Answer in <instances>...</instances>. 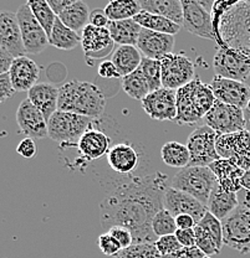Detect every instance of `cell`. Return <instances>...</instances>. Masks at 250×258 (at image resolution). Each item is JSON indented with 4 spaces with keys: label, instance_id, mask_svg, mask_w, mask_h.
<instances>
[{
    "label": "cell",
    "instance_id": "cell-26",
    "mask_svg": "<svg viewBox=\"0 0 250 258\" xmlns=\"http://www.w3.org/2000/svg\"><path fill=\"white\" fill-rule=\"evenodd\" d=\"M59 95H60V88L55 87L51 83L40 82L29 91L28 98L49 122L53 114L59 111Z\"/></svg>",
    "mask_w": 250,
    "mask_h": 258
},
{
    "label": "cell",
    "instance_id": "cell-48",
    "mask_svg": "<svg viewBox=\"0 0 250 258\" xmlns=\"http://www.w3.org/2000/svg\"><path fill=\"white\" fill-rule=\"evenodd\" d=\"M98 76L102 77V79L106 80H112V79H120L121 75L118 74L116 66H115L114 62L111 60H105L98 64L97 70Z\"/></svg>",
    "mask_w": 250,
    "mask_h": 258
},
{
    "label": "cell",
    "instance_id": "cell-58",
    "mask_svg": "<svg viewBox=\"0 0 250 258\" xmlns=\"http://www.w3.org/2000/svg\"><path fill=\"white\" fill-rule=\"evenodd\" d=\"M206 258H212V257H208V256H207V257H206Z\"/></svg>",
    "mask_w": 250,
    "mask_h": 258
},
{
    "label": "cell",
    "instance_id": "cell-8",
    "mask_svg": "<svg viewBox=\"0 0 250 258\" xmlns=\"http://www.w3.org/2000/svg\"><path fill=\"white\" fill-rule=\"evenodd\" d=\"M220 134L208 125H202L192 132L187 139L190 154L189 166H209L222 159L217 152V141Z\"/></svg>",
    "mask_w": 250,
    "mask_h": 258
},
{
    "label": "cell",
    "instance_id": "cell-49",
    "mask_svg": "<svg viewBox=\"0 0 250 258\" xmlns=\"http://www.w3.org/2000/svg\"><path fill=\"white\" fill-rule=\"evenodd\" d=\"M207 256L198 248L197 246L194 247H182L179 251L174 252V253L168 254L162 258H206Z\"/></svg>",
    "mask_w": 250,
    "mask_h": 258
},
{
    "label": "cell",
    "instance_id": "cell-41",
    "mask_svg": "<svg viewBox=\"0 0 250 258\" xmlns=\"http://www.w3.org/2000/svg\"><path fill=\"white\" fill-rule=\"evenodd\" d=\"M195 232V246L203 252L206 256L211 257L213 254H219L222 251V246L218 244V242L214 240L213 236L211 233L207 232L206 230L199 227V226H195L194 227Z\"/></svg>",
    "mask_w": 250,
    "mask_h": 258
},
{
    "label": "cell",
    "instance_id": "cell-9",
    "mask_svg": "<svg viewBox=\"0 0 250 258\" xmlns=\"http://www.w3.org/2000/svg\"><path fill=\"white\" fill-rule=\"evenodd\" d=\"M160 63L165 88L178 91L195 79L194 63L183 52L168 53L161 58Z\"/></svg>",
    "mask_w": 250,
    "mask_h": 258
},
{
    "label": "cell",
    "instance_id": "cell-14",
    "mask_svg": "<svg viewBox=\"0 0 250 258\" xmlns=\"http://www.w3.org/2000/svg\"><path fill=\"white\" fill-rule=\"evenodd\" d=\"M142 103L143 111L149 115V118L160 122L172 120L177 118V91L169 88H160L151 92Z\"/></svg>",
    "mask_w": 250,
    "mask_h": 258
},
{
    "label": "cell",
    "instance_id": "cell-10",
    "mask_svg": "<svg viewBox=\"0 0 250 258\" xmlns=\"http://www.w3.org/2000/svg\"><path fill=\"white\" fill-rule=\"evenodd\" d=\"M203 120L206 122V125L214 129L220 136L238 133L246 129L244 109L219 101H216L213 108Z\"/></svg>",
    "mask_w": 250,
    "mask_h": 258
},
{
    "label": "cell",
    "instance_id": "cell-54",
    "mask_svg": "<svg viewBox=\"0 0 250 258\" xmlns=\"http://www.w3.org/2000/svg\"><path fill=\"white\" fill-rule=\"evenodd\" d=\"M74 0H49V5L50 8L53 9V12L55 13L56 16H59L64 10L66 9L69 5H71V3Z\"/></svg>",
    "mask_w": 250,
    "mask_h": 258
},
{
    "label": "cell",
    "instance_id": "cell-38",
    "mask_svg": "<svg viewBox=\"0 0 250 258\" xmlns=\"http://www.w3.org/2000/svg\"><path fill=\"white\" fill-rule=\"evenodd\" d=\"M152 228L158 238L163 237V236L176 235L177 230H178L176 224V217L171 212L167 211L166 209L158 211L156 216L153 217Z\"/></svg>",
    "mask_w": 250,
    "mask_h": 258
},
{
    "label": "cell",
    "instance_id": "cell-42",
    "mask_svg": "<svg viewBox=\"0 0 250 258\" xmlns=\"http://www.w3.org/2000/svg\"><path fill=\"white\" fill-rule=\"evenodd\" d=\"M197 225L203 228V230H206L208 233H211V235L214 237V240L218 242L219 246H223V244H224V242H223L222 221L218 220L214 215H212L211 212L207 211V214L204 215L203 219H202Z\"/></svg>",
    "mask_w": 250,
    "mask_h": 258
},
{
    "label": "cell",
    "instance_id": "cell-20",
    "mask_svg": "<svg viewBox=\"0 0 250 258\" xmlns=\"http://www.w3.org/2000/svg\"><path fill=\"white\" fill-rule=\"evenodd\" d=\"M0 48L7 50L15 58L25 56L26 51L17 14L2 13L0 15Z\"/></svg>",
    "mask_w": 250,
    "mask_h": 258
},
{
    "label": "cell",
    "instance_id": "cell-16",
    "mask_svg": "<svg viewBox=\"0 0 250 258\" xmlns=\"http://www.w3.org/2000/svg\"><path fill=\"white\" fill-rule=\"evenodd\" d=\"M216 99L223 103L245 109L250 102V87L246 83L239 82L220 76H214L211 82Z\"/></svg>",
    "mask_w": 250,
    "mask_h": 258
},
{
    "label": "cell",
    "instance_id": "cell-39",
    "mask_svg": "<svg viewBox=\"0 0 250 258\" xmlns=\"http://www.w3.org/2000/svg\"><path fill=\"white\" fill-rule=\"evenodd\" d=\"M139 71L148 82L151 92L162 88V72H161L160 60H152V58L143 57L141 66L138 67Z\"/></svg>",
    "mask_w": 250,
    "mask_h": 258
},
{
    "label": "cell",
    "instance_id": "cell-3",
    "mask_svg": "<svg viewBox=\"0 0 250 258\" xmlns=\"http://www.w3.org/2000/svg\"><path fill=\"white\" fill-rule=\"evenodd\" d=\"M106 98L95 83L72 80L60 87L59 111L97 119L105 112Z\"/></svg>",
    "mask_w": 250,
    "mask_h": 258
},
{
    "label": "cell",
    "instance_id": "cell-31",
    "mask_svg": "<svg viewBox=\"0 0 250 258\" xmlns=\"http://www.w3.org/2000/svg\"><path fill=\"white\" fill-rule=\"evenodd\" d=\"M90 9L87 4L80 0H74L71 5L66 8L60 15L58 16L64 25L75 32L82 30L88 25L90 21Z\"/></svg>",
    "mask_w": 250,
    "mask_h": 258
},
{
    "label": "cell",
    "instance_id": "cell-52",
    "mask_svg": "<svg viewBox=\"0 0 250 258\" xmlns=\"http://www.w3.org/2000/svg\"><path fill=\"white\" fill-rule=\"evenodd\" d=\"M15 57L4 48H0V75L9 74Z\"/></svg>",
    "mask_w": 250,
    "mask_h": 258
},
{
    "label": "cell",
    "instance_id": "cell-13",
    "mask_svg": "<svg viewBox=\"0 0 250 258\" xmlns=\"http://www.w3.org/2000/svg\"><path fill=\"white\" fill-rule=\"evenodd\" d=\"M183 5V28L195 36L207 40H216L213 18L204 8L206 3L182 0Z\"/></svg>",
    "mask_w": 250,
    "mask_h": 258
},
{
    "label": "cell",
    "instance_id": "cell-32",
    "mask_svg": "<svg viewBox=\"0 0 250 258\" xmlns=\"http://www.w3.org/2000/svg\"><path fill=\"white\" fill-rule=\"evenodd\" d=\"M134 21L138 23L143 29H147V30L161 32V34L173 35V36L178 34L182 28L181 25L173 23L169 19H166L160 15L151 14V13L143 12V10L138 15L134 16Z\"/></svg>",
    "mask_w": 250,
    "mask_h": 258
},
{
    "label": "cell",
    "instance_id": "cell-27",
    "mask_svg": "<svg viewBox=\"0 0 250 258\" xmlns=\"http://www.w3.org/2000/svg\"><path fill=\"white\" fill-rule=\"evenodd\" d=\"M143 12L169 19L173 23L183 26V5L182 0H141Z\"/></svg>",
    "mask_w": 250,
    "mask_h": 258
},
{
    "label": "cell",
    "instance_id": "cell-36",
    "mask_svg": "<svg viewBox=\"0 0 250 258\" xmlns=\"http://www.w3.org/2000/svg\"><path fill=\"white\" fill-rule=\"evenodd\" d=\"M122 88L126 95L141 102L151 93L148 82L144 79L139 69L128 76L122 77Z\"/></svg>",
    "mask_w": 250,
    "mask_h": 258
},
{
    "label": "cell",
    "instance_id": "cell-7",
    "mask_svg": "<svg viewBox=\"0 0 250 258\" xmlns=\"http://www.w3.org/2000/svg\"><path fill=\"white\" fill-rule=\"evenodd\" d=\"M223 242L241 254L250 253V211L245 206L236 208L222 221Z\"/></svg>",
    "mask_w": 250,
    "mask_h": 258
},
{
    "label": "cell",
    "instance_id": "cell-40",
    "mask_svg": "<svg viewBox=\"0 0 250 258\" xmlns=\"http://www.w3.org/2000/svg\"><path fill=\"white\" fill-rule=\"evenodd\" d=\"M115 258H162V256L156 243H141L122 249Z\"/></svg>",
    "mask_w": 250,
    "mask_h": 258
},
{
    "label": "cell",
    "instance_id": "cell-12",
    "mask_svg": "<svg viewBox=\"0 0 250 258\" xmlns=\"http://www.w3.org/2000/svg\"><path fill=\"white\" fill-rule=\"evenodd\" d=\"M217 152L222 159H229L243 170L250 169V132L223 134L217 141Z\"/></svg>",
    "mask_w": 250,
    "mask_h": 258
},
{
    "label": "cell",
    "instance_id": "cell-25",
    "mask_svg": "<svg viewBox=\"0 0 250 258\" xmlns=\"http://www.w3.org/2000/svg\"><path fill=\"white\" fill-rule=\"evenodd\" d=\"M107 163L115 173L127 176L133 173L139 164V154L133 145L118 143L111 147L107 153Z\"/></svg>",
    "mask_w": 250,
    "mask_h": 258
},
{
    "label": "cell",
    "instance_id": "cell-24",
    "mask_svg": "<svg viewBox=\"0 0 250 258\" xmlns=\"http://www.w3.org/2000/svg\"><path fill=\"white\" fill-rule=\"evenodd\" d=\"M209 169L213 171L217 177L218 186L228 192L238 194L243 190L241 187V177L244 171L235 163L229 159H219L209 165Z\"/></svg>",
    "mask_w": 250,
    "mask_h": 258
},
{
    "label": "cell",
    "instance_id": "cell-43",
    "mask_svg": "<svg viewBox=\"0 0 250 258\" xmlns=\"http://www.w3.org/2000/svg\"><path fill=\"white\" fill-rule=\"evenodd\" d=\"M98 248L101 249V252L106 256H114L116 257L121 251H122V246L118 243L116 238L112 237L109 232H105L102 235L98 236L97 240Z\"/></svg>",
    "mask_w": 250,
    "mask_h": 258
},
{
    "label": "cell",
    "instance_id": "cell-2",
    "mask_svg": "<svg viewBox=\"0 0 250 258\" xmlns=\"http://www.w3.org/2000/svg\"><path fill=\"white\" fill-rule=\"evenodd\" d=\"M212 18L219 47L250 61V3L216 2Z\"/></svg>",
    "mask_w": 250,
    "mask_h": 258
},
{
    "label": "cell",
    "instance_id": "cell-37",
    "mask_svg": "<svg viewBox=\"0 0 250 258\" xmlns=\"http://www.w3.org/2000/svg\"><path fill=\"white\" fill-rule=\"evenodd\" d=\"M28 5L30 7L31 12L40 23V25L44 28V30L50 36L54 25L58 20V16L53 12L49 3L45 2V0H37V2H29Z\"/></svg>",
    "mask_w": 250,
    "mask_h": 258
},
{
    "label": "cell",
    "instance_id": "cell-56",
    "mask_svg": "<svg viewBox=\"0 0 250 258\" xmlns=\"http://www.w3.org/2000/svg\"><path fill=\"white\" fill-rule=\"evenodd\" d=\"M241 187L245 191L250 192V169L244 171V175L241 177Z\"/></svg>",
    "mask_w": 250,
    "mask_h": 258
},
{
    "label": "cell",
    "instance_id": "cell-4",
    "mask_svg": "<svg viewBox=\"0 0 250 258\" xmlns=\"http://www.w3.org/2000/svg\"><path fill=\"white\" fill-rule=\"evenodd\" d=\"M211 85L195 77L190 83L177 91V118L181 125H192L204 119L216 103Z\"/></svg>",
    "mask_w": 250,
    "mask_h": 258
},
{
    "label": "cell",
    "instance_id": "cell-23",
    "mask_svg": "<svg viewBox=\"0 0 250 258\" xmlns=\"http://www.w3.org/2000/svg\"><path fill=\"white\" fill-rule=\"evenodd\" d=\"M111 139L104 131L91 127L85 132L77 143V150L82 159L91 161L100 159L110 152Z\"/></svg>",
    "mask_w": 250,
    "mask_h": 258
},
{
    "label": "cell",
    "instance_id": "cell-50",
    "mask_svg": "<svg viewBox=\"0 0 250 258\" xmlns=\"http://www.w3.org/2000/svg\"><path fill=\"white\" fill-rule=\"evenodd\" d=\"M110 20L107 18L106 12L105 9H100V8H96V9L91 10L90 13V21L88 24L96 28H107Z\"/></svg>",
    "mask_w": 250,
    "mask_h": 258
},
{
    "label": "cell",
    "instance_id": "cell-29",
    "mask_svg": "<svg viewBox=\"0 0 250 258\" xmlns=\"http://www.w3.org/2000/svg\"><path fill=\"white\" fill-rule=\"evenodd\" d=\"M239 206L238 194L228 192L220 189L219 186L214 187V190L211 194L207 209L212 215L217 217L218 220L223 221L225 217L229 216L230 214Z\"/></svg>",
    "mask_w": 250,
    "mask_h": 258
},
{
    "label": "cell",
    "instance_id": "cell-28",
    "mask_svg": "<svg viewBox=\"0 0 250 258\" xmlns=\"http://www.w3.org/2000/svg\"><path fill=\"white\" fill-rule=\"evenodd\" d=\"M107 30L118 46H137L142 26L134 19L122 21H110Z\"/></svg>",
    "mask_w": 250,
    "mask_h": 258
},
{
    "label": "cell",
    "instance_id": "cell-47",
    "mask_svg": "<svg viewBox=\"0 0 250 258\" xmlns=\"http://www.w3.org/2000/svg\"><path fill=\"white\" fill-rule=\"evenodd\" d=\"M17 153L24 159H33L36 154V144H35L34 139L25 138L18 144Z\"/></svg>",
    "mask_w": 250,
    "mask_h": 258
},
{
    "label": "cell",
    "instance_id": "cell-30",
    "mask_svg": "<svg viewBox=\"0 0 250 258\" xmlns=\"http://www.w3.org/2000/svg\"><path fill=\"white\" fill-rule=\"evenodd\" d=\"M143 57L137 46H118L112 55L111 61L116 66L121 77H126L138 70Z\"/></svg>",
    "mask_w": 250,
    "mask_h": 258
},
{
    "label": "cell",
    "instance_id": "cell-21",
    "mask_svg": "<svg viewBox=\"0 0 250 258\" xmlns=\"http://www.w3.org/2000/svg\"><path fill=\"white\" fill-rule=\"evenodd\" d=\"M174 36L168 34H161L142 28L137 47L143 53L144 57L152 60H161L163 56L172 53L174 47Z\"/></svg>",
    "mask_w": 250,
    "mask_h": 258
},
{
    "label": "cell",
    "instance_id": "cell-45",
    "mask_svg": "<svg viewBox=\"0 0 250 258\" xmlns=\"http://www.w3.org/2000/svg\"><path fill=\"white\" fill-rule=\"evenodd\" d=\"M107 232H109L112 237L116 238L118 243L122 246L123 249L128 248V247L133 244V236L128 228L122 227V226H114V227L110 228Z\"/></svg>",
    "mask_w": 250,
    "mask_h": 258
},
{
    "label": "cell",
    "instance_id": "cell-53",
    "mask_svg": "<svg viewBox=\"0 0 250 258\" xmlns=\"http://www.w3.org/2000/svg\"><path fill=\"white\" fill-rule=\"evenodd\" d=\"M176 224L179 230H189L197 226V221L190 215H179L176 217Z\"/></svg>",
    "mask_w": 250,
    "mask_h": 258
},
{
    "label": "cell",
    "instance_id": "cell-44",
    "mask_svg": "<svg viewBox=\"0 0 250 258\" xmlns=\"http://www.w3.org/2000/svg\"><path fill=\"white\" fill-rule=\"evenodd\" d=\"M156 247H157L161 256L165 257L179 251V249L182 248V244L179 243L178 240H177L176 235H169L158 238V240L156 241Z\"/></svg>",
    "mask_w": 250,
    "mask_h": 258
},
{
    "label": "cell",
    "instance_id": "cell-6",
    "mask_svg": "<svg viewBox=\"0 0 250 258\" xmlns=\"http://www.w3.org/2000/svg\"><path fill=\"white\" fill-rule=\"evenodd\" d=\"M92 118L83 117L71 112L58 111L47 122L49 137L63 147H77L80 138L91 128Z\"/></svg>",
    "mask_w": 250,
    "mask_h": 258
},
{
    "label": "cell",
    "instance_id": "cell-46",
    "mask_svg": "<svg viewBox=\"0 0 250 258\" xmlns=\"http://www.w3.org/2000/svg\"><path fill=\"white\" fill-rule=\"evenodd\" d=\"M17 92L13 86L12 80H10L9 74H3L0 75V101L5 102L7 99H9L10 97L14 96V93Z\"/></svg>",
    "mask_w": 250,
    "mask_h": 258
},
{
    "label": "cell",
    "instance_id": "cell-5",
    "mask_svg": "<svg viewBox=\"0 0 250 258\" xmlns=\"http://www.w3.org/2000/svg\"><path fill=\"white\" fill-rule=\"evenodd\" d=\"M171 186L193 196L207 206L217 186V177L209 166H187L172 177Z\"/></svg>",
    "mask_w": 250,
    "mask_h": 258
},
{
    "label": "cell",
    "instance_id": "cell-11",
    "mask_svg": "<svg viewBox=\"0 0 250 258\" xmlns=\"http://www.w3.org/2000/svg\"><path fill=\"white\" fill-rule=\"evenodd\" d=\"M17 18L26 53H33V55L41 53L47 47V45H50L49 35L36 20L28 3L19 8Z\"/></svg>",
    "mask_w": 250,
    "mask_h": 258
},
{
    "label": "cell",
    "instance_id": "cell-51",
    "mask_svg": "<svg viewBox=\"0 0 250 258\" xmlns=\"http://www.w3.org/2000/svg\"><path fill=\"white\" fill-rule=\"evenodd\" d=\"M176 237L182 247H194L195 246V232L194 228L189 230H177Z\"/></svg>",
    "mask_w": 250,
    "mask_h": 258
},
{
    "label": "cell",
    "instance_id": "cell-34",
    "mask_svg": "<svg viewBox=\"0 0 250 258\" xmlns=\"http://www.w3.org/2000/svg\"><path fill=\"white\" fill-rule=\"evenodd\" d=\"M80 42H81L80 35L64 25L60 19L58 18L49 36V44L51 46L60 48V50L70 51L74 50Z\"/></svg>",
    "mask_w": 250,
    "mask_h": 258
},
{
    "label": "cell",
    "instance_id": "cell-35",
    "mask_svg": "<svg viewBox=\"0 0 250 258\" xmlns=\"http://www.w3.org/2000/svg\"><path fill=\"white\" fill-rule=\"evenodd\" d=\"M105 12L110 21H122L134 19L142 12V8L136 0H114L106 5Z\"/></svg>",
    "mask_w": 250,
    "mask_h": 258
},
{
    "label": "cell",
    "instance_id": "cell-19",
    "mask_svg": "<svg viewBox=\"0 0 250 258\" xmlns=\"http://www.w3.org/2000/svg\"><path fill=\"white\" fill-rule=\"evenodd\" d=\"M163 208L171 212L174 217L179 215H190L198 222L207 214L208 209L193 196L169 186L165 194Z\"/></svg>",
    "mask_w": 250,
    "mask_h": 258
},
{
    "label": "cell",
    "instance_id": "cell-15",
    "mask_svg": "<svg viewBox=\"0 0 250 258\" xmlns=\"http://www.w3.org/2000/svg\"><path fill=\"white\" fill-rule=\"evenodd\" d=\"M17 123L25 138L42 139L49 137V127L44 114L34 106L29 98L24 99L18 107Z\"/></svg>",
    "mask_w": 250,
    "mask_h": 258
},
{
    "label": "cell",
    "instance_id": "cell-18",
    "mask_svg": "<svg viewBox=\"0 0 250 258\" xmlns=\"http://www.w3.org/2000/svg\"><path fill=\"white\" fill-rule=\"evenodd\" d=\"M213 67L217 76L244 83L250 80V61L224 48H218Z\"/></svg>",
    "mask_w": 250,
    "mask_h": 258
},
{
    "label": "cell",
    "instance_id": "cell-55",
    "mask_svg": "<svg viewBox=\"0 0 250 258\" xmlns=\"http://www.w3.org/2000/svg\"><path fill=\"white\" fill-rule=\"evenodd\" d=\"M238 199L239 204L245 206V208L250 211V192L245 191V190H241V191L238 192Z\"/></svg>",
    "mask_w": 250,
    "mask_h": 258
},
{
    "label": "cell",
    "instance_id": "cell-17",
    "mask_svg": "<svg viewBox=\"0 0 250 258\" xmlns=\"http://www.w3.org/2000/svg\"><path fill=\"white\" fill-rule=\"evenodd\" d=\"M81 45L86 58L102 60L114 51L115 41L107 28H96L88 24L81 32Z\"/></svg>",
    "mask_w": 250,
    "mask_h": 258
},
{
    "label": "cell",
    "instance_id": "cell-57",
    "mask_svg": "<svg viewBox=\"0 0 250 258\" xmlns=\"http://www.w3.org/2000/svg\"><path fill=\"white\" fill-rule=\"evenodd\" d=\"M244 114H245V120H246V131L250 132V102L245 109H244Z\"/></svg>",
    "mask_w": 250,
    "mask_h": 258
},
{
    "label": "cell",
    "instance_id": "cell-33",
    "mask_svg": "<svg viewBox=\"0 0 250 258\" xmlns=\"http://www.w3.org/2000/svg\"><path fill=\"white\" fill-rule=\"evenodd\" d=\"M161 157L163 163L171 168L184 169L189 166L190 154L187 145L179 142H168L161 149Z\"/></svg>",
    "mask_w": 250,
    "mask_h": 258
},
{
    "label": "cell",
    "instance_id": "cell-1",
    "mask_svg": "<svg viewBox=\"0 0 250 258\" xmlns=\"http://www.w3.org/2000/svg\"><path fill=\"white\" fill-rule=\"evenodd\" d=\"M169 177L161 171L146 176H127L117 184L100 204L101 226L109 231L114 226L128 228L133 244L156 243L152 220L163 208Z\"/></svg>",
    "mask_w": 250,
    "mask_h": 258
},
{
    "label": "cell",
    "instance_id": "cell-22",
    "mask_svg": "<svg viewBox=\"0 0 250 258\" xmlns=\"http://www.w3.org/2000/svg\"><path fill=\"white\" fill-rule=\"evenodd\" d=\"M10 80L17 92H29L40 76V69L28 56L17 57L9 71Z\"/></svg>",
    "mask_w": 250,
    "mask_h": 258
}]
</instances>
